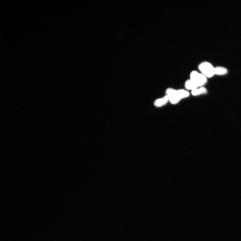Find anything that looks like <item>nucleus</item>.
I'll list each match as a JSON object with an SVG mask.
<instances>
[{"label": "nucleus", "instance_id": "nucleus-7", "mask_svg": "<svg viewBox=\"0 0 241 241\" xmlns=\"http://www.w3.org/2000/svg\"><path fill=\"white\" fill-rule=\"evenodd\" d=\"M227 72V70L225 68L218 67L215 68V74L219 75H223L226 74Z\"/></svg>", "mask_w": 241, "mask_h": 241}, {"label": "nucleus", "instance_id": "nucleus-4", "mask_svg": "<svg viewBox=\"0 0 241 241\" xmlns=\"http://www.w3.org/2000/svg\"><path fill=\"white\" fill-rule=\"evenodd\" d=\"M185 87L186 89L192 91L197 89L198 86L194 81L190 79L186 81Z\"/></svg>", "mask_w": 241, "mask_h": 241}, {"label": "nucleus", "instance_id": "nucleus-1", "mask_svg": "<svg viewBox=\"0 0 241 241\" xmlns=\"http://www.w3.org/2000/svg\"><path fill=\"white\" fill-rule=\"evenodd\" d=\"M199 69L203 74L206 77H211L215 75V68L208 62H204L199 66Z\"/></svg>", "mask_w": 241, "mask_h": 241}, {"label": "nucleus", "instance_id": "nucleus-5", "mask_svg": "<svg viewBox=\"0 0 241 241\" xmlns=\"http://www.w3.org/2000/svg\"><path fill=\"white\" fill-rule=\"evenodd\" d=\"M177 94L179 98L181 100L186 98L190 95V93L184 89H179L177 90Z\"/></svg>", "mask_w": 241, "mask_h": 241}, {"label": "nucleus", "instance_id": "nucleus-3", "mask_svg": "<svg viewBox=\"0 0 241 241\" xmlns=\"http://www.w3.org/2000/svg\"><path fill=\"white\" fill-rule=\"evenodd\" d=\"M169 101V97L167 95L163 98L157 99L154 103V105L157 107L164 106Z\"/></svg>", "mask_w": 241, "mask_h": 241}, {"label": "nucleus", "instance_id": "nucleus-2", "mask_svg": "<svg viewBox=\"0 0 241 241\" xmlns=\"http://www.w3.org/2000/svg\"><path fill=\"white\" fill-rule=\"evenodd\" d=\"M190 80L194 81L198 87L201 86L207 82V78L203 74L199 73L196 71H193L190 74Z\"/></svg>", "mask_w": 241, "mask_h": 241}, {"label": "nucleus", "instance_id": "nucleus-6", "mask_svg": "<svg viewBox=\"0 0 241 241\" xmlns=\"http://www.w3.org/2000/svg\"><path fill=\"white\" fill-rule=\"evenodd\" d=\"M207 89L204 87L199 89H196L192 91V94L194 96L199 95L201 94H205L207 92Z\"/></svg>", "mask_w": 241, "mask_h": 241}, {"label": "nucleus", "instance_id": "nucleus-8", "mask_svg": "<svg viewBox=\"0 0 241 241\" xmlns=\"http://www.w3.org/2000/svg\"><path fill=\"white\" fill-rule=\"evenodd\" d=\"M181 99L179 98L177 94L172 96L169 97V100L170 103L173 104H176L180 102Z\"/></svg>", "mask_w": 241, "mask_h": 241}]
</instances>
